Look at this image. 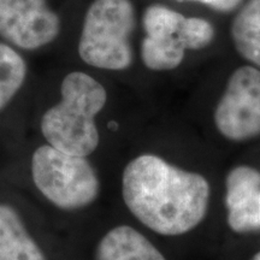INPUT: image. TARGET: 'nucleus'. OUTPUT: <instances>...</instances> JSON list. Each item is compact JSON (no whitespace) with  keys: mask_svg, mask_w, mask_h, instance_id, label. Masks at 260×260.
<instances>
[{"mask_svg":"<svg viewBox=\"0 0 260 260\" xmlns=\"http://www.w3.org/2000/svg\"><path fill=\"white\" fill-rule=\"evenodd\" d=\"M213 37V25L206 19L198 17H186L184 19L181 29V39L186 50H201L209 46Z\"/></svg>","mask_w":260,"mask_h":260,"instance_id":"ddd939ff","label":"nucleus"},{"mask_svg":"<svg viewBox=\"0 0 260 260\" xmlns=\"http://www.w3.org/2000/svg\"><path fill=\"white\" fill-rule=\"evenodd\" d=\"M135 10L130 0H94L84 17L79 53L98 69L124 70L133 63L130 37Z\"/></svg>","mask_w":260,"mask_h":260,"instance_id":"7ed1b4c3","label":"nucleus"},{"mask_svg":"<svg viewBox=\"0 0 260 260\" xmlns=\"http://www.w3.org/2000/svg\"><path fill=\"white\" fill-rule=\"evenodd\" d=\"M25 76L27 65L21 54L0 42V111L21 89Z\"/></svg>","mask_w":260,"mask_h":260,"instance_id":"9b49d317","label":"nucleus"},{"mask_svg":"<svg viewBox=\"0 0 260 260\" xmlns=\"http://www.w3.org/2000/svg\"><path fill=\"white\" fill-rule=\"evenodd\" d=\"M60 19L46 0H0V37L23 50H37L59 35Z\"/></svg>","mask_w":260,"mask_h":260,"instance_id":"423d86ee","label":"nucleus"},{"mask_svg":"<svg viewBox=\"0 0 260 260\" xmlns=\"http://www.w3.org/2000/svg\"><path fill=\"white\" fill-rule=\"evenodd\" d=\"M31 176L41 194L61 210L88 206L99 194V180L90 162L51 145L34 152Z\"/></svg>","mask_w":260,"mask_h":260,"instance_id":"20e7f679","label":"nucleus"},{"mask_svg":"<svg viewBox=\"0 0 260 260\" xmlns=\"http://www.w3.org/2000/svg\"><path fill=\"white\" fill-rule=\"evenodd\" d=\"M96 260H167L149 240L128 225L110 230L98 243Z\"/></svg>","mask_w":260,"mask_h":260,"instance_id":"6e6552de","label":"nucleus"},{"mask_svg":"<svg viewBox=\"0 0 260 260\" xmlns=\"http://www.w3.org/2000/svg\"><path fill=\"white\" fill-rule=\"evenodd\" d=\"M260 190V172L251 167H237L226 177L228 212L242 207Z\"/></svg>","mask_w":260,"mask_h":260,"instance_id":"f8f14e48","label":"nucleus"},{"mask_svg":"<svg viewBox=\"0 0 260 260\" xmlns=\"http://www.w3.org/2000/svg\"><path fill=\"white\" fill-rule=\"evenodd\" d=\"M60 92V103L42 116V135L54 148L87 157L99 144L95 116L105 106L106 90L92 76L75 71L64 77Z\"/></svg>","mask_w":260,"mask_h":260,"instance_id":"f03ea898","label":"nucleus"},{"mask_svg":"<svg viewBox=\"0 0 260 260\" xmlns=\"http://www.w3.org/2000/svg\"><path fill=\"white\" fill-rule=\"evenodd\" d=\"M232 37L237 52L260 68V0H249L234 19Z\"/></svg>","mask_w":260,"mask_h":260,"instance_id":"9d476101","label":"nucleus"},{"mask_svg":"<svg viewBox=\"0 0 260 260\" xmlns=\"http://www.w3.org/2000/svg\"><path fill=\"white\" fill-rule=\"evenodd\" d=\"M214 123L233 141L260 135V70L246 65L234 71L216 107Z\"/></svg>","mask_w":260,"mask_h":260,"instance_id":"39448f33","label":"nucleus"},{"mask_svg":"<svg viewBox=\"0 0 260 260\" xmlns=\"http://www.w3.org/2000/svg\"><path fill=\"white\" fill-rule=\"evenodd\" d=\"M0 260H47L14 207L0 204Z\"/></svg>","mask_w":260,"mask_h":260,"instance_id":"1a4fd4ad","label":"nucleus"},{"mask_svg":"<svg viewBox=\"0 0 260 260\" xmlns=\"http://www.w3.org/2000/svg\"><path fill=\"white\" fill-rule=\"evenodd\" d=\"M251 260H260V252L256 253V254L253 256V258Z\"/></svg>","mask_w":260,"mask_h":260,"instance_id":"dca6fc26","label":"nucleus"},{"mask_svg":"<svg viewBox=\"0 0 260 260\" xmlns=\"http://www.w3.org/2000/svg\"><path fill=\"white\" fill-rule=\"evenodd\" d=\"M228 224L236 233L260 230V190L242 207L228 212Z\"/></svg>","mask_w":260,"mask_h":260,"instance_id":"4468645a","label":"nucleus"},{"mask_svg":"<svg viewBox=\"0 0 260 260\" xmlns=\"http://www.w3.org/2000/svg\"><path fill=\"white\" fill-rule=\"evenodd\" d=\"M178 2H198L210 6L219 12H230L242 3V0H178Z\"/></svg>","mask_w":260,"mask_h":260,"instance_id":"2eb2a0df","label":"nucleus"},{"mask_svg":"<svg viewBox=\"0 0 260 260\" xmlns=\"http://www.w3.org/2000/svg\"><path fill=\"white\" fill-rule=\"evenodd\" d=\"M186 17L160 4L146 9L144 28L146 37L141 44V58L148 69L164 71L176 69L184 58L181 29Z\"/></svg>","mask_w":260,"mask_h":260,"instance_id":"0eeeda50","label":"nucleus"},{"mask_svg":"<svg viewBox=\"0 0 260 260\" xmlns=\"http://www.w3.org/2000/svg\"><path fill=\"white\" fill-rule=\"evenodd\" d=\"M122 193L130 212L148 229L177 236L204 219L210 184L203 175L178 169L158 155L142 154L125 167Z\"/></svg>","mask_w":260,"mask_h":260,"instance_id":"f257e3e1","label":"nucleus"}]
</instances>
